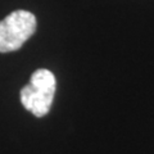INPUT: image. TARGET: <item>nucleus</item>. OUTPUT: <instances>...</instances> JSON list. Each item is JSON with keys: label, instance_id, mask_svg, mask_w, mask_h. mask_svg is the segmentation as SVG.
Returning a JSON list of instances; mask_svg holds the SVG:
<instances>
[{"label": "nucleus", "instance_id": "obj_1", "mask_svg": "<svg viewBox=\"0 0 154 154\" xmlns=\"http://www.w3.org/2000/svg\"><path fill=\"white\" fill-rule=\"evenodd\" d=\"M55 76L49 69H37L32 73L30 84L21 90V103L36 117L49 113L55 94Z\"/></svg>", "mask_w": 154, "mask_h": 154}, {"label": "nucleus", "instance_id": "obj_2", "mask_svg": "<svg viewBox=\"0 0 154 154\" xmlns=\"http://www.w3.org/2000/svg\"><path fill=\"white\" fill-rule=\"evenodd\" d=\"M36 17L28 11H14L0 21V53L16 51L36 31Z\"/></svg>", "mask_w": 154, "mask_h": 154}]
</instances>
